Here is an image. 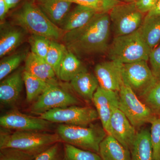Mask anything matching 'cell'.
I'll use <instances>...</instances> for the list:
<instances>
[{"label":"cell","instance_id":"obj_6","mask_svg":"<svg viewBox=\"0 0 160 160\" xmlns=\"http://www.w3.org/2000/svg\"><path fill=\"white\" fill-rule=\"evenodd\" d=\"M109 14L115 37L136 31L144 19L143 13L138 9L135 2L120 3L115 6Z\"/></svg>","mask_w":160,"mask_h":160},{"label":"cell","instance_id":"obj_33","mask_svg":"<svg viewBox=\"0 0 160 160\" xmlns=\"http://www.w3.org/2000/svg\"><path fill=\"white\" fill-rule=\"evenodd\" d=\"M34 160H65L62 142L56 143L38 155Z\"/></svg>","mask_w":160,"mask_h":160},{"label":"cell","instance_id":"obj_11","mask_svg":"<svg viewBox=\"0 0 160 160\" xmlns=\"http://www.w3.org/2000/svg\"><path fill=\"white\" fill-rule=\"evenodd\" d=\"M52 122L42 118L25 114L18 111H11L0 118L1 128L15 131L45 132L51 128Z\"/></svg>","mask_w":160,"mask_h":160},{"label":"cell","instance_id":"obj_17","mask_svg":"<svg viewBox=\"0 0 160 160\" xmlns=\"http://www.w3.org/2000/svg\"><path fill=\"white\" fill-rule=\"evenodd\" d=\"M72 89L84 101L92 102L93 96L99 86L95 75L86 71L78 74L70 82Z\"/></svg>","mask_w":160,"mask_h":160},{"label":"cell","instance_id":"obj_28","mask_svg":"<svg viewBox=\"0 0 160 160\" xmlns=\"http://www.w3.org/2000/svg\"><path fill=\"white\" fill-rule=\"evenodd\" d=\"M25 52H18L5 57L0 62V80L4 79L17 69L27 57Z\"/></svg>","mask_w":160,"mask_h":160},{"label":"cell","instance_id":"obj_2","mask_svg":"<svg viewBox=\"0 0 160 160\" xmlns=\"http://www.w3.org/2000/svg\"><path fill=\"white\" fill-rule=\"evenodd\" d=\"M62 142L57 133L43 131H15L1 128L0 149L13 148L37 157L56 143Z\"/></svg>","mask_w":160,"mask_h":160},{"label":"cell","instance_id":"obj_27","mask_svg":"<svg viewBox=\"0 0 160 160\" xmlns=\"http://www.w3.org/2000/svg\"><path fill=\"white\" fill-rule=\"evenodd\" d=\"M65 160H102L98 153L63 143Z\"/></svg>","mask_w":160,"mask_h":160},{"label":"cell","instance_id":"obj_30","mask_svg":"<svg viewBox=\"0 0 160 160\" xmlns=\"http://www.w3.org/2000/svg\"><path fill=\"white\" fill-rule=\"evenodd\" d=\"M143 103L150 109L155 116L160 117V81L145 96L143 97Z\"/></svg>","mask_w":160,"mask_h":160},{"label":"cell","instance_id":"obj_34","mask_svg":"<svg viewBox=\"0 0 160 160\" xmlns=\"http://www.w3.org/2000/svg\"><path fill=\"white\" fill-rule=\"evenodd\" d=\"M36 157L13 148L0 149V160H34Z\"/></svg>","mask_w":160,"mask_h":160},{"label":"cell","instance_id":"obj_7","mask_svg":"<svg viewBox=\"0 0 160 160\" xmlns=\"http://www.w3.org/2000/svg\"><path fill=\"white\" fill-rule=\"evenodd\" d=\"M39 117L52 123L80 126H89L99 118L96 109L78 106L52 109Z\"/></svg>","mask_w":160,"mask_h":160},{"label":"cell","instance_id":"obj_4","mask_svg":"<svg viewBox=\"0 0 160 160\" xmlns=\"http://www.w3.org/2000/svg\"><path fill=\"white\" fill-rule=\"evenodd\" d=\"M151 51L138 29L130 34L114 37L107 53L110 60L126 64L147 62Z\"/></svg>","mask_w":160,"mask_h":160},{"label":"cell","instance_id":"obj_5","mask_svg":"<svg viewBox=\"0 0 160 160\" xmlns=\"http://www.w3.org/2000/svg\"><path fill=\"white\" fill-rule=\"evenodd\" d=\"M57 133L63 143L98 154L100 144L107 135L102 125L92 123L87 126L61 124Z\"/></svg>","mask_w":160,"mask_h":160},{"label":"cell","instance_id":"obj_21","mask_svg":"<svg viewBox=\"0 0 160 160\" xmlns=\"http://www.w3.org/2000/svg\"><path fill=\"white\" fill-rule=\"evenodd\" d=\"M130 151L131 160H154L150 131L148 129H144L138 132Z\"/></svg>","mask_w":160,"mask_h":160},{"label":"cell","instance_id":"obj_36","mask_svg":"<svg viewBox=\"0 0 160 160\" xmlns=\"http://www.w3.org/2000/svg\"><path fill=\"white\" fill-rule=\"evenodd\" d=\"M158 0H138L135 2L138 9L142 13H147L153 9Z\"/></svg>","mask_w":160,"mask_h":160},{"label":"cell","instance_id":"obj_13","mask_svg":"<svg viewBox=\"0 0 160 160\" xmlns=\"http://www.w3.org/2000/svg\"><path fill=\"white\" fill-rule=\"evenodd\" d=\"M123 65L112 60L98 64L95 67L94 73L100 87L119 92L124 83Z\"/></svg>","mask_w":160,"mask_h":160},{"label":"cell","instance_id":"obj_12","mask_svg":"<svg viewBox=\"0 0 160 160\" xmlns=\"http://www.w3.org/2000/svg\"><path fill=\"white\" fill-rule=\"evenodd\" d=\"M92 102L107 134L110 132V121L115 109L119 108L118 92L104 89L99 86L92 99Z\"/></svg>","mask_w":160,"mask_h":160},{"label":"cell","instance_id":"obj_20","mask_svg":"<svg viewBox=\"0 0 160 160\" xmlns=\"http://www.w3.org/2000/svg\"><path fill=\"white\" fill-rule=\"evenodd\" d=\"M99 154L102 160H131L130 150L109 134L100 144Z\"/></svg>","mask_w":160,"mask_h":160},{"label":"cell","instance_id":"obj_24","mask_svg":"<svg viewBox=\"0 0 160 160\" xmlns=\"http://www.w3.org/2000/svg\"><path fill=\"white\" fill-rule=\"evenodd\" d=\"M24 38L23 31L14 28L1 30L0 37V57H4L11 53L19 46Z\"/></svg>","mask_w":160,"mask_h":160},{"label":"cell","instance_id":"obj_40","mask_svg":"<svg viewBox=\"0 0 160 160\" xmlns=\"http://www.w3.org/2000/svg\"><path fill=\"white\" fill-rule=\"evenodd\" d=\"M122 1V0H120ZM124 2H126V3H133L136 2L138 0H122Z\"/></svg>","mask_w":160,"mask_h":160},{"label":"cell","instance_id":"obj_22","mask_svg":"<svg viewBox=\"0 0 160 160\" xmlns=\"http://www.w3.org/2000/svg\"><path fill=\"white\" fill-rule=\"evenodd\" d=\"M142 37L152 49L160 44V16L146 15L139 28Z\"/></svg>","mask_w":160,"mask_h":160},{"label":"cell","instance_id":"obj_10","mask_svg":"<svg viewBox=\"0 0 160 160\" xmlns=\"http://www.w3.org/2000/svg\"><path fill=\"white\" fill-rule=\"evenodd\" d=\"M79 100L66 89L59 86L58 83L51 84L32 104L30 111L39 116L57 108L78 106Z\"/></svg>","mask_w":160,"mask_h":160},{"label":"cell","instance_id":"obj_37","mask_svg":"<svg viewBox=\"0 0 160 160\" xmlns=\"http://www.w3.org/2000/svg\"><path fill=\"white\" fill-rule=\"evenodd\" d=\"M9 10L6 1L0 0V19L1 21H2L5 18L6 13Z\"/></svg>","mask_w":160,"mask_h":160},{"label":"cell","instance_id":"obj_18","mask_svg":"<svg viewBox=\"0 0 160 160\" xmlns=\"http://www.w3.org/2000/svg\"><path fill=\"white\" fill-rule=\"evenodd\" d=\"M72 3L65 0H39V7L53 24L60 26L70 12Z\"/></svg>","mask_w":160,"mask_h":160},{"label":"cell","instance_id":"obj_9","mask_svg":"<svg viewBox=\"0 0 160 160\" xmlns=\"http://www.w3.org/2000/svg\"><path fill=\"white\" fill-rule=\"evenodd\" d=\"M122 76L123 82L129 86L138 97L142 98L158 81L146 61L123 64Z\"/></svg>","mask_w":160,"mask_h":160},{"label":"cell","instance_id":"obj_15","mask_svg":"<svg viewBox=\"0 0 160 160\" xmlns=\"http://www.w3.org/2000/svg\"><path fill=\"white\" fill-rule=\"evenodd\" d=\"M22 74L21 70H18L1 81L0 101L2 104L12 105L17 101L24 84Z\"/></svg>","mask_w":160,"mask_h":160},{"label":"cell","instance_id":"obj_26","mask_svg":"<svg viewBox=\"0 0 160 160\" xmlns=\"http://www.w3.org/2000/svg\"><path fill=\"white\" fill-rule=\"evenodd\" d=\"M68 49L65 45L51 40L45 60L52 67L57 77L60 65Z\"/></svg>","mask_w":160,"mask_h":160},{"label":"cell","instance_id":"obj_38","mask_svg":"<svg viewBox=\"0 0 160 160\" xmlns=\"http://www.w3.org/2000/svg\"><path fill=\"white\" fill-rule=\"evenodd\" d=\"M147 15L150 16H160V0H158L153 9L150 10Z\"/></svg>","mask_w":160,"mask_h":160},{"label":"cell","instance_id":"obj_25","mask_svg":"<svg viewBox=\"0 0 160 160\" xmlns=\"http://www.w3.org/2000/svg\"><path fill=\"white\" fill-rule=\"evenodd\" d=\"M23 79L26 87V100L29 102L35 101L52 83L47 82L25 71Z\"/></svg>","mask_w":160,"mask_h":160},{"label":"cell","instance_id":"obj_3","mask_svg":"<svg viewBox=\"0 0 160 160\" xmlns=\"http://www.w3.org/2000/svg\"><path fill=\"white\" fill-rule=\"evenodd\" d=\"M13 19L17 25L32 35L54 41L63 36L62 29L53 24L39 7L31 2H26Z\"/></svg>","mask_w":160,"mask_h":160},{"label":"cell","instance_id":"obj_14","mask_svg":"<svg viewBox=\"0 0 160 160\" xmlns=\"http://www.w3.org/2000/svg\"><path fill=\"white\" fill-rule=\"evenodd\" d=\"M136 128L119 108L112 112L110 121L109 135L114 138L130 150L137 135Z\"/></svg>","mask_w":160,"mask_h":160},{"label":"cell","instance_id":"obj_23","mask_svg":"<svg viewBox=\"0 0 160 160\" xmlns=\"http://www.w3.org/2000/svg\"><path fill=\"white\" fill-rule=\"evenodd\" d=\"M86 70L78 57L68 50L60 65L57 77L63 82H70L80 72Z\"/></svg>","mask_w":160,"mask_h":160},{"label":"cell","instance_id":"obj_8","mask_svg":"<svg viewBox=\"0 0 160 160\" xmlns=\"http://www.w3.org/2000/svg\"><path fill=\"white\" fill-rule=\"evenodd\" d=\"M120 109L136 129L150 123L156 117L132 89L123 83L118 92Z\"/></svg>","mask_w":160,"mask_h":160},{"label":"cell","instance_id":"obj_19","mask_svg":"<svg viewBox=\"0 0 160 160\" xmlns=\"http://www.w3.org/2000/svg\"><path fill=\"white\" fill-rule=\"evenodd\" d=\"M97 13L91 8L78 5L69 12L60 28L66 32L78 29L89 23Z\"/></svg>","mask_w":160,"mask_h":160},{"label":"cell","instance_id":"obj_39","mask_svg":"<svg viewBox=\"0 0 160 160\" xmlns=\"http://www.w3.org/2000/svg\"><path fill=\"white\" fill-rule=\"evenodd\" d=\"M5 1L9 9L16 6L21 0H5Z\"/></svg>","mask_w":160,"mask_h":160},{"label":"cell","instance_id":"obj_35","mask_svg":"<svg viewBox=\"0 0 160 160\" xmlns=\"http://www.w3.org/2000/svg\"><path fill=\"white\" fill-rule=\"evenodd\" d=\"M149 60L153 75L158 81H160V44L152 49Z\"/></svg>","mask_w":160,"mask_h":160},{"label":"cell","instance_id":"obj_1","mask_svg":"<svg viewBox=\"0 0 160 160\" xmlns=\"http://www.w3.org/2000/svg\"><path fill=\"white\" fill-rule=\"evenodd\" d=\"M111 29L109 12L97 13L85 26L66 32L62 41L77 56L103 54L109 49Z\"/></svg>","mask_w":160,"mask_h":160},{"label":"cell","instance_id":"obj_31","mask_svg":"<svg viewBox=\"0 0 160 160\" xmlns=\"http://www.w3.org/2000/svg\"><path fill=\"white\" fill-rule=\"evenodd\" d=\"M51 41V40L45 37L32 35L29 39L31 52L45 60Z\"/></svg>","mask_w":160,"mask_h":160},{"label":"cell","instance_id":"obj_16","mask_svg":"<svg viewBox=\"0 0 160 160\" xmlns=\"http://www.w3.org/2000/svg\"><path fill=\"white\" fill-rule=\"evenodd\" d=\"M25 71L40 79L52 84L58 83L55 72L46 60L32 52L27 54L25 60Z\"/></svg>","mask_w":160,"mask_h":160},{"label":"cell","instance_id":"obj_32","mask_svg":"<svg viewBox=\"0 0 160 160\" xmlns=\"http://www.w3.org/2000/svg\"><path fill=\"white\" fill-rule=\"evenodd\" d=\"M151 140L153 159L160 160V117H155L150 122Z\"/></svg>","mask_w":160,"mask_h":160},{"label":"cell","instance_id":"obj_29","mask_svg":"<svg viewBox=\"0 0 160 160\" xmlns=\"http://www.w3.org/2000/svg\"><path fill=\"white\" fill-rule=\"evenodd\" d=\"M77 5L87 6L98 13L109 12L115 6L121 3L120 0H65Z\"/></svg>","mask_w":160,"mask_h":160}]
</instances>
